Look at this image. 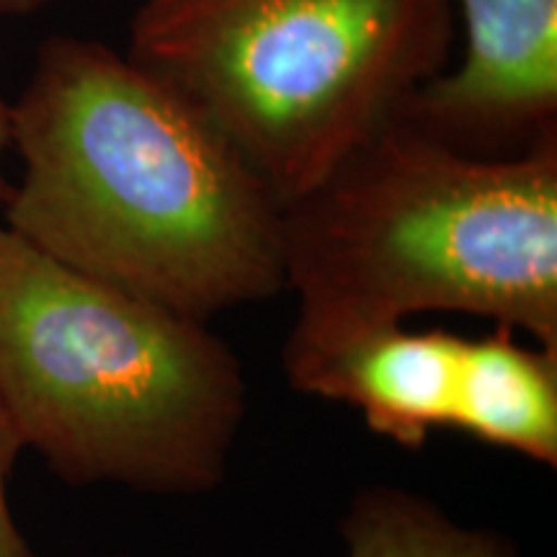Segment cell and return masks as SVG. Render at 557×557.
Returning <instances> with one entry per match:
<instances>
[{
    "label": "cell",
    "mask_w": 557,
    "mask_h": 557,
    "mask_svg": "<svg viewBox=\"0 0 557 557\" xmlns=\"http://www.w3.org/2000/svg\"><path fill=\"white\" fill-rule=\"evenodd\" d=\"M5 227L50 259L212 320L287 292L284 205L176 83L99 39L50 37L11 103Z\"/></svg>",
    "instance_id": "1"
},
{
    "label": "cell",
    "mask_w": 557,
    "mask_h": 557,
    "mask_svg": "<svg viewBox=\"0 0 557 557\" xmlns=\"http://www.w3.org/2000/svg\"><path fill=\"white\" fill-rule=\"evenodd\" d=\"M297 329L465 312L557 351V135L485 158L398 114L284 205Z\"/></svg>",
    "instance_id": "2"
},
{
    "label": "cell",
    "mask_w": 557,
    "mask_h": 557,
    "mask_svg": "<svg viewBox=\"0 0 557 557\" xmlns=\"http://www.w3.org/2000/svg\"><path fill=\"white\" fill-rule=\"evenodd\" d=\"M246 398L240 359L207 320L96 282L0 225V403L54 475L214 491Z\"/></svg>",
    "instance_id": "3"
},
{
    "label": "cell",
    "mask_w": 557,
    "mask_h": 557,
    "mask_svg": "<svg viewBox=\"0 0 557 557\" xmlns=\"http://www.w3.org/2000/svg\"><path fill=\"white\" fill-rule=\"evenodd\" d=\"M451 0H145L127 54L184 90L282 205L449 65Z\"/></svg>",
    "instance_id": "4"
},
{
    "label": "cell",
    "mask_w": 557,
    "mask_h": 557,
    "mask_svg": "<svg viewBox=\"0 0 557 557\" xmlns=\"http://www.w3.org/2000/svg\"><path fill=\"white\" fill-rule=\"evenodd\" d=\"M465 26L444 67L400 116L472 156H517L557 135V0H451Z\"/></svg>",
    "instance_id": "5"
},
{
    "label": "cell",
    "mask_w": 557,
    "mask_h": 557,
    "mask_svg": "<svg viewBox=\"0 0 557 557\" xmlns=\"http://www.w3.org/2000/svg\"><path fill=\"white\" fill-rule=\"evenodd\" d=\"M462 338L406 323L312 331L292 325L282 348L292 387L364 416L374 434L418 449L449 426Z\"/></svg>",
    "instance_id": "6"
},
{
    "label": "cell",
    "mask_w": 557,
    "mask_h": 557,
    "mask_svg": "<svg viewBox=\"0 0 557 557\" xmlns=\"http://www.w3.org/2000/svg\"><path fill=\"white\" fill-rule=\"evenodd\" d=\"M451 429L555 468V348L519 344L506 325L491 336L462 338Z\"/></svg>",
    "instance_id": "7"
},
{
    "label": "cell",
    "mask_w": 557,
    "mask_h": 557,
    "mask_svg": "<svg viewBox=\"0 0 557 557\" xmlns=\"http://www.w3.org/2000/svg\"><path fill=\"white\" fill-rule=\"evenodd\" d=\"M348 557H519L504 534L457 524L434 500L374 485L341 519Z\"/></svg>",
    "instance_id": "8"
},
{
    "label": "cell",
    "mask_w": 557,
    "mask_h": 557,
    "mask_svg": "<svg viewBox=\"0 0 557 557\" xmlns=\"http://www.w3.org/2000/svg\"><path fill=\"white\" fill-rule=\"evenodd\" d=\"M24 447L16 423L0 403V557H37L13 519L9 506V478Z\"/></svg>",
    "instance_id": "9"
},
{
    "label": "cell",
    "mask_w": 557,
    "mask_h": 557,
    "mask_svg": "<svg viewBox=\"0 0 557 557\" xmlns=\"http://www.w3.org/2000/svg\"><path fill=\"white\" fill-rule=\"evenodd\" d=\"M11 148V103L3 101L0 96V205H3L9 184L3 178V152Z\"/></svg>",
    "instance_id": "10"
},
{
    "label": "cell",
    "mask_w": 557,
    "mask_h": 557,
    "mask_svg": "<svg viewBox=\"0 0 557 557\" xmlns=\"http://www.w3.org/2000/svg\"><path fill=\"white\" fill-rule=\"evenodd\" d=\"M52 3L54 0H0V16H29Z\"/></svg>",
    "instance_id": "11"
}]
</instances>
